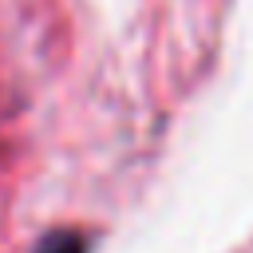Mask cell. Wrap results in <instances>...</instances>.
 Listing matches in <instances>:
<instances>
[{
	"label": "cell",
	"instance_id": "cell-1",
	"mask_svg": "<svg viewBox=\"0 0 253 253\" xmlns=\"http://www.w3.org/2000/svg\"><path fill=\"white\" fill-rule=\"evenodd\" d=\"M36 253H87V237L79 229H51Z\"/></svg>",
	"mask_w": 253,
	"mask_h": 253
}]
</instances>
